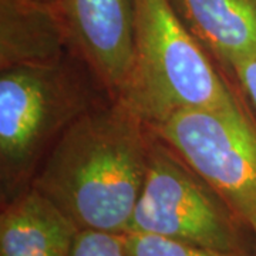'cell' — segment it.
<instances>
[{
	"mask_svg": "<svg viewBox=\"0 0 256 256\" xmlns=\"http://www.w3.org/2000/svg\"><path fill=\"white\" fill-rule=\"evenodd\" d=\"M151 128L122 98L92 107L56 141L30 186L78 229L126 234L144 184Z\"/></svg>",
	"mask_w": 256,
	"mask_h": 256,
	"instance_id": "6da1fadb",
	"label": "cell"
},
{
	"mask_svg": "<svg viewBox=\"0 0 256 256\" xmlns=\"http://www.w3.org/2000/svg\"><path fill=\"white\" fill-rule=\"evenodd\" d=\"M132 68L118 98L150 127L180 111L225 107L238 100L171 0H132Z\"/></svg>",
	"mask_w": 256,
	"mask_h": 256,
	"instance_id": "7a4b0ae2",
	"label": "cell"
},
{
	"mask_svg": "<svg viewBox=\"0 0 256 256\" xmlns=\"http://www.w3.org/2000/svg\"><path fill=\"white\" fill-rule=\"evenodd\" d=\"M92 107L88 87L66 62L0 70L2 205L30 188L56 141Z\"/></svg>",
	"mask_w": 256,
	"mask_h": 256,
	"instance_id": "3957f363",
	"label": "cell"
},
{
	"mask_svg": "<svg viewBox=\"0 0 256 256\" xmlns=\"http://www.w3.org/2000/svg\"><path fill=\"white\" fill-rule=\"evenodd\" d=\"M240 222L228 204L151 130L146 178L128 232L244 252Z\"/></svg>",
	"mask_w": 256,
	"mask_h": 256,
	"instance_id": "277c9868",
	"label": "cell"
},
{
	"mask_svg": "<svg viewBox=\"0 0 256 256\" xmlns=\"http://www.w3.org/2000/svg\"><path fill=\"white\" fill-rule=\"evenodd\" d=\"M151 130L239 220L256 218V126L240 101L180 111Z\"/></svg>",
	"mask_w": 256,
	"mask_h": 256,
	"instance_id": "5b68a950",
	"label": "cell"
},
{
	"mask_svg": "<svg viewBox=\"0 0 256 256\" xmlns=\"http://www.w3.org/2000/svg\"><path fill=\"white\" fill-rule=\"evenodd\" d=\"M58 6L72 47L118 98L127 87L134 58L132 0H60Z\"/></svg>",
	"mask_w": 256,
	"mask_h": 256,
	"instance_id": "8992f818",
	"label": "cell"
},
{
	"mask_svg": "<svg viewBox=\"0 0 256 256\" xmlns=\"http://www.w3.org/2000/svg\"><path fill=\"white\" fill-rule=\"evenodd\" d=\"M72 46L58 4L0 0V70L64 62Z\"/></svg>",
	"mask_w": 256,
	"mask_h": 256,
	"instance_id": "52a82bcc",
	"label": "cell"
},
{
	"mask_svg": "<svg viewBox=\"0 0 256 256\" xmlns=\"http://www.w3.org/2000/svg\"><path fill=\"white\" fill-rule=\"evenodd\" d=\"M78 228L36 188L2 205L0 256H70Z\"/></svg>",
	"mask_w": 256,
	"mask_h": 256,
	"instance_id": "ba28073f",
	"label": "cell"
},
{
	"mask_svg": "<svg viewBox=\"0 0 256 256\" xmlns=\"http://www.w3.org/2000/svg\"><path fill=\"white\" fill-rule=\"evenodd\" d=\"M201 44L229 70L232 62L256 54V0H171Z\"/></svg>",
	"mask_w": 256,
	"mask_h": 256,
	"instance_id": "9c48e42d",
	"label": "cell"
},
{
	"mask_svg": "<svg viewBox=\"0 0 256 256\" xmlns=\"http://www.w3.org/2000/svg\"><path fill=\"white\" fill-rule=\"evenodd\" d=\"M126 236L131 256H246L244 252H224L151 234L126 232Z\"/></svg>",
	"mask_w": 256,
	"mask_h": 256,
	"instance_id": "30bf717a",
	"label": "cell"
},
{
	"mask_svg": "<svg viewBox=\"0 0 256 256\" xmlns=\"http://www.w3.org/2000/svg\"><path fill=\"white\" fill-rule=\"evenodd\" d=\"M70 256H131L127 236L120 232L78 229Z\"/></svg>",
	"mask_w": 256,
	"mask_h": 256,
	"instance_id": "8fae6325",
	"label": "cell"
},
{
	"mask_svg": "<svg viewBox=\"0 0 256 256\" xmlns=\"http://www.w3.org/2000/svg\"><path fill=\"white\" fill-rule=\"evenodd\" d=\"M229 72L235 76L239 86L256 108V54L236 58L229 66Z\"/></svg>",
	"mask_w": 256,
	"mask_h": 256,
	"instance_id": "7c38bea8",
	"label": "cell"
},
{
	"mask_svg": "<svg viewBox=\"0 0 256 256\" xmlns=\"http://www.w3.org/2000/svg\"><path fill=\"white\" fill-rule=\"evenodd\" d=\"M249 226L252 228V230H254V235H255V256H256V218H254V220L249 222Z\"/></svg>",
	"mask_w": 256,
	"mask_h": 256,
	"instance_id": "4fadbf2b",
	"label": "cell"
},
{
	"mask_svg": "<svg viewBox=\"0 0 256 256\" xmlns=\"http://www.w3.org/2000/svg\"><path fill=\"white\" fill-rule=\"evenodd\" d=\"M36 2H40V3H47V4H58L60 0H36Z\"/></svg>",
	"mask_w": 256,
	"mask_h": 256,
	"instance_id": "5bb4252c",
	"label": "cell"
}]
</instances>
